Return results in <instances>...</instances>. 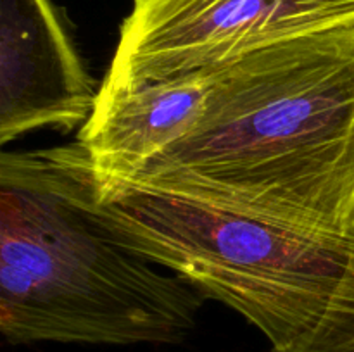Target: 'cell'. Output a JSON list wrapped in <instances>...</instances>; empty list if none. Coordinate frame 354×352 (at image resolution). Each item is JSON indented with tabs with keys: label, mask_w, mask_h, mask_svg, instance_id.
I'll return each instance as SVG.
<instances>
[{
	"label": "cell",
	"mask_w": 354,
	"mask_h": 352,
	"mask_svg": "<svg viewBox=\"0 0 354 352\" xmlns=\"http://www.w3.org/2000/svg\"><path fill=\"white\" fill-rule=\"evenodd\" d=\"M124 179L344 237L354 219V28L218 69L197 126Z\"/></svg>",
	"instance_id": "cell-1"
},
{
	"label": "cell",
	"mask_w": 354,
	"mask_h": 352,
	"mask_svg": "<svg viewBox=\"0 0 354 352\" xmlns=\"http://www.w3.org/2000/svg\"><path fill=\"white\" fill-rule=\"evenodd\" d=\"M95 202L130 247L237 311L272 351L313 330L348 257L346 235L297 230L116 176L95 173Z\"/></svg>",
	"instance_id": "cell-3"
},
{
	"label": "cell",
	"mask_w": 354,
	"mask_h": 352,
	"mask_svg": "<svg viewBox=\"0 0 354 352\" xmlns=\"http://www.w3.org/2000/svg\"><path fill=\"white\" fill-rule=\"evenodd\" d=\"M346 244L344 271L324 316L296 344L272 352H354V219L346 233Z\"/></svg>",
	"instance_id": "cell-7"
},
{
	"label": "cell",
	"mask_w": 354,
	"mask_h": 352,
	"mask_svg": "<svg viewBox=\"0 0 354 352\" xmlns=\"http://www.w3.org/2000/svg\"><path fill=\"white\" fill-rule=\"evenodd\" d=\"M213 81L211 72L118 92L99 88L76 141L97 175L131 178L197 126Z\"/></svg>",
	"instance_id": "cell-6"
},
{
	"label": "cell",
	"mask_w": 354,
	"mask_h": 352,
	"mask_svg": "<svg viewBox=\"0 0 354 352\" xmlns=\"http://www.w3.org/2000/svg\"><path fill=\"white\" fill-rule=\"evenodd\" d=\"M97 92L50 0H0V145L82 128Z\"/></svg>",
	"instance_id": "cell-5"
},
{
	"label": "cell",
	"mask_w": 354,
	"mask_h": 352,
	"mask_svg": "<svg viewBox=\"0 0 354 352\" xmlns=\"http://www.w3.org/2000/svg\"><path fill=\"white\" fill-rule=\"evenodd\" d=\"M135 251L95 202L85 148L0 155V331L9 344H178L206 297Z\"/></svg>",
	"instance_id": "cell-2"
},
{
	"label": "cell",
	"mask_w": 354,
	"mask_h": 352,
	"mask_svg": "<svg viewBox=\"0 0 354 352\" xmlns=\"http://www.w3.org/2000/svg\"><path fill=\"white\" fill-rule=\"evenodd\" d=\"M354 28V0H133L100 90L211 75L273 43Z\"/></svg>",
	"instance_id": "cell-4"
}]
</instances>
